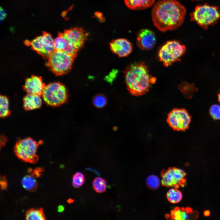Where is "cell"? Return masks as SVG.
Instances as JSON below:
<instances>
[{"mask_svg": "<svg viewBox=\"0 0 220 220\" xmlns=\"http://www.w3.org/2000/svg\"><path fill=\"white\" fill-rule=\"evenodd\" d=\"M186 13L185 7L177 0H160L152 9V20L160 31H172L183 24Z\"/></svg>", "mask_w": 220, "mask_h": 220, "instance_id": "1", "label": "cell"}, {"mask_svg": "<svg viewBox=\"0 0 220 220\" xmlns=\"http://www.w3.org/2000/svg\"><path fill=\"white\" fill-rule=\"evenodd\" d=\"M124 74L127 89L134 96L145 94L156 81V78L149 73L148 67L143 62L131 64L126 68Z\"/></svg>", "mask_w": 220, "mask_h": 220, "instance_id": "2", "label": "cell"}, {"mask_svg": "<svg viewBox=\"0 0 220 220\" xmlns=\"http://www.w3.org/2000/svg\"><path fill=\"white\" fill-rule=\"evenodd\" d=\"M191 21L196 22L204 30L215 24L220 18L218 8L207 4L199 5L190 14Z\"/></svg>", "mask_w": 220, "mask_h": 220, "instance_id": "3", "label": "cell"}, {"mask_svg": "<svg viewBox=\"0 0 220 220\" xmlns=\"http://www.w3.org/2000/svg\"><path fill=\"white\" fill-rule=\"evenodd\" d=\"M75 58L64 51L55 50L49 57L46 65L56 75H61L70 70Z\"/></svg>", "mask_w": 220, "mask_h": 220, "instance_id": "4", "label": "cell"}, {"mask_svg": "<svg viewBox=\"0 0 220 220\" xmlns=\"http://www.w3.org/2000/svg\"><path fill=\"white\" fill-rule=\"evenodd\" d=\"M42 142L41 140L37 142L31 138L20 139L15 145L14 152L16 156L23 161L35 163L38 159L36 154L38 146Z\"/></svg>", "mask_w": 220, "mask_h": 220, "instance_id": "5", "label": "cell"}, {"mask_svg": "<svg viewBox=\"0 0 220 220\" xmlns=\"http://www.w3.org/2000/svg\"><path fill=\"white\" fill-rule=\"evenodd\" d=\"M185 46L176 40L167 42L160 49L158 57L164 66L167 67L174 63L180 61V57L185 53Z\"/></svg>", "mask_w": 220, "mask_h": 220, "instance_id": "6", "label": "cell"}, {"mask_svg": "<svg viewBox=\"0 0 220 220\" xmlns=\"http://www.w3.org/2000/svg\"><path fill=\"white\" fill-rule=\"evenodd\" d=\"M45 102L52 107L63 104L67 100V92L65 86L59 82L50 83L44 87L42 95Z\"/></svg>", "mask_w": 220, "mask_h": 220, "instance_id": "7", "label": "cell"}, {"mask_svg": "<svg viewBox=\"0 0 220 220\" xmlns=\"http://www.w3.org/2000/svg\"><path fill=\"white\" fill-rule=\"evenodd\" d=\"M61 33L67 42L64 51L75 57L77 52L83 46L88 34L79 27L66 30Z\"/></svg>", "mask_w": 220, "mask_h": 220, "instance_id": "8", "label": "cell"}, {"mask_svg": "<svg viewBox=\"0 0 220 220\" xmlns=\"http://www.w3.org/2000/svg\"><path fill=\"white\" fill-rule=\"evenodd\" d=\"M53 39L50 34L43 32L42 35L36 37L31 41L26 40L25 44L30 46L31 48L44 59H48L55 50Z\"/></svg>", "mask_w": 220, "mask_h": 220, "instance_id": "9", "label": "cell"}, {"mask_svg": "<svg viewBox=\"0 0 220 220\" xmlns=\"http://www.w3.org/2000/svg\"><path fill=\"white\" fill-rule=\"evenodd\" d=\"M191 118V116L185 109L174 108L168 114L167 122L174 130L184 131L189 128Z\"/></svg>", "mask_w": 220, "mask_h": 220, "instance_id": "10", "label": "cell"}, {"mask_svg": "<svg viewBox=\"0 0 220 220\" xmlns=\"http://www.w3.org/2000/svg\"><path fill=\"white\" fill-rule=\"evenodd\" d=\"M186 176V173L182 170L171 167L162 171L161 183L163 186L177 188L179 186H184Z\"/></svg>", "mask_w": 220, "mask_h": 220, "instance_id": "11", "label": "cell"}, {"mask_svg": "<svg viewBox=\"0 0 220 220\" xmlns=\"http://www.w3.org/2000/svg\"><path fill=\"white\" fill-rule=\"evenodd\" d=\"M137 45L141 49L148 50L153 48L156 42L154 33L148 29L140 30L137 33Z\"/></svg>", "mask_w": 220, "mask_h": 220, "instance_id": "12", "label": "cell"}, {"mask_svg": "<svg viewBox=\"0 0 220 220\" xmlns=\"http://www.w3.org/2000/svg\"><path fill=\"white\" fill-rule=\"evenodd\" d=\"M112 51L120 57L128 56L132 52L133 46L130 42L124 38L113 40L110 43Z\"/></svg>", "mask_w": 220, "mask_h": 220, "instance_id": "13", "label": "cell"}, {"mask_svg": "<svg viewBox=\"0 0 220 220\" xmlns=\"http://www.w3.org/2000/svg\"><path fill=\"white\" fill-rule=\"evenodd\" d=\"M45 84L42 82V77L34 75L27 79L23 86L24 90L28 94L42 95Z\"/></svg>", "mask_w": 220, "mask_h": 220, "instance_id": "14", "label": "cell"}, {"mask_svg": "<svg viewBox=\"0 0 220 220\" xmlns=\"http://www.w3.org/2000/svg\"><path fill=\"white\" fill-rule=\"evenodd\" d=\"M40 96L28 94L23 98V107L26 110H32L40 108L42 104Z\"/></svg>", "mask_w": 220, "mask_h": 220, "instance_id": "15", "label": "cell"}, {"mask_svg": "<svg viewBox=\"0 0 220 220\" xmlns=\"http://www.w3.org/2000/svg\"><path fill=\"white\" fill-rule=\"evenodd\" d=\"M125 3L129 9L133 10H141L152 6L155 0H124Z\"/></svg>", "mask_w": 220, "mask_h": 220, "instance_id": "16", "label": "cell"}, {"mask_svg": "<svg viewBox=\"0 0 220 220\" xmlns=\"http://www.w3.org/2000/svg\"><path fill=\"white\" fill-rule=\"evenodd\" d=\"M193 211L192 209L190 207L180 208H176L171 212L170 217L173 219L175 220H187L191 218H193L192 214Z\"/></svg>", "mask_w": 220, "mask_h": 220, "instance_id": "17", "label": "cell"}, {"mask_svg": "<svg viewBox=\"0 0 220 220\" xmlns=\"http://www.w3.org/2000/svg\"><path fill=\"white\" fill-rule=\"evenodd\" d=\"M35 178L32 173L24 177L21 181L22 185L23 188L30 191H35L37 188V183Z\"/></svg>", "mask_w": 220, "mask_h": 220, "instance_id": "18", "label": "cell"}, {"mask_svg": "<svg viewBox=\"0 0 220 220\" xmlns=\"http://www.w3.org/2000/svg\"><path fill=\"white\" fill-rule=\"evenodd\" d=\"M26 220H46L45 216L42 208L36 209L31 208L28 210L25 213Z\"/></svg>", "mask_w": 220, "mask_h": 220, "instance_id": "19", "label": "cell"}, {"mask_svg": "<svg viewBox=\"0 0 220 220\" xmlns=\"http://www.w3.org/2000/svg\"><path fill=\"white\" fill-rule=\"evenodd\" d=\"M179 88L183 95L186 98H192L194 94L197 91V89L193 84L183 82L179 86Z\"/></svg>", "mask_w": 220, "mask_h": 220, "instance_id": "20", "label": "cell"}, {"mask_svg": "<svg viewBox=\"0 0 220 220\" xmlns=\"http://www.w3.org/2000/svg\"><path fill=\"white\" fill-rule=\"evenodd\" d=\"M167 197L170 203L176 204L181 201L182 198V194L181 192L177 188H172L167 192Z\"/></svg>", "mask_w": 220, "mask_h": 220, "instance_id": "21", "label": "cell"}, {"mask_svg": "<svg viewBox=\"0 0 220 220\" xmlns=\"http://www.w3.org/2000/svg\"><path fill=\"white\" fill-rule=\"evenodd\" d=\"M0 116L4 118L9 116L11 113L9 109V100L5 96L0 95Z\"/></svg>", "mask_w": 220, "mask_h": 220, "instance_id": "22", "label": "cell"}, {"mask_svg": "<svg viewBox=\"0 0 220 220\" xmlns=\"http://www.w3.org/2000/svg\"><path fill=\"white\" fill-rule=\"evenodd\" d=\"M106 183L104 179L100 177H97L93 181V188L97 193H102L106 191Z\"/></svg>", "mask_w": 220, "mask_h": 220, "instance_id": "23", "label": "cell"}, {"mask_svg": "<svg viewBox=\"0 0 220 220\" xmlns=\"http://www.w3.org/2000/svg\"><path fill=\"white\" fill-rule=\"evenodd\" d=\"M53 46L55 50L64 51L67 46V42L61 33L53 40Z\"/></svg>", "mask_w": 220, "mask_h": 220, "instance_id": "24", "label": "cell"}, {"mask_svg": "<svg viewBox=\"0 0 220 220\" xmlns=\"http://www.w3.org/2000/svg\"><path fill=\"white\" fill-rule=\"evenodd\" d=\"M146 182L148 187L153 190L158 189L160 184L159 178L154 175H151L148 176L146 179Z\"/></svg>", "mask_w": 220, "mask_h": 220, "instance_id": "25", "label": "cell"}, {"mask_svg": "<svg viewBox=\"0 0 220 220\" xmlns=\"http://www.w3.org/2000/svg\"><path fill=\"white\" fill-rule=\"evenodd\" d=\"M85 182L84 175L80 172H76L73 176L72 185L75 188H78L82 185Z\"/></svg>", "mask_w": 220, "mask_h": 220, "instance_id": "26", "label": "cell"}, {"mask_svg": "<svg viewBox=\"0 0 220 220\" xmlns=\"http://www.w3.org/2000/svg\"><path fill=\"white\" fill-rule=\"evenodd\" d=\"M211 117L214 120H220V105L215 104L211 105L209 109Z\"/></svg>", "mask_w": 220, "mask_h": 220, "instance_id": "27", "label": "cell"}, {"mask_svg": "<svg viewBox=\"0 0 220 220\" xmlns=\"http://www.w3.org/2000/svg\"><path fill=\"white\" fill-rule=\"evenodd\" d=\"M107 103L105 97L101 94L96 96L93 99L94 105L98 108H101L104 107Z\"/></svg>", "mask_w": 220, "mask_h": 220, "instance_id": "28", "label": "cell"}, {"mask_svg": "<svg viewBox=\"0 0 220 220\" xmlns=\"http://www.w3.org/2000/svg\"><path fill=\"white\" fill-rule=\"evenodd\" d=\"M0 185L1 188L3 189H6L7 186V183L5 176H1Z\"/></svg>", "mask_w": 220, "mask_h": 220, "instance_id": "29", "label": "cell"}, {"mask_svg": "<svg viewBox=\"0 0 220 220\" xmlns=\"http://www.w3.org/2000/svg\"><path fill=\"white\" fill-rule=\"evenodd\" d=\"M43 171V169L41 168H37L34 169L32 173L35 177H39L41 175L42 172Z\"/></svg>", "mask_w": 220, "mask_h": 220, "instance_id": "30", "label": "cell"}, {"mask_svg": "<svg viewBox=\"0 0 220 220\" xmlns=\"http://www.w3.org/2000/svg\"><path fill=\"white\" fill-rule=\"evenodd\" d=\"M7 14L4 9L2 7H0V21H3L6 17Z\"/></svg>", "mask_w": 220, "mask_h": 220, "instance_id": "31", "label": "cell"}, {"mask_svg": "<svg viewBox=\"0 0 220 220\" xmlns=\"http://www.w3.org/2000/svg\"><path fill=\"white\" fill-rule=\"evenodd\" d=\"M64 210V206L61 205L58 206L57 207V211L59 212H62Z\"/></svg>", "mask_w": 220, "mask_h": 220, "instance_id": "32", "label": "cell"}, {"mask_svg": "<svg viewBox=\"0 0 220 220\" xmlns=\"http://www.w3.org/2000/svg\"><path fill=\"white\" fill-rule=\"evenodd\" d=\"M86 169L87 170H88L90 171H93L96 174L98 175H100V174L99 173L97 170H94L93 169L91 168H90L88 167L87 168H86Z\"/></svg>", "mask_w": 220, "mask_h": 220, "instance_id": "33", "label": "cell"}, {"mask_svg": "<svg viewBox=\"0 0 220 220\" xmlns=\"http://www.w3.org/2000/svg\"><path fill=\"white\" fill-rule=\"evenodd\" d=\"M204 215L205 216H208L210 215V212L209 210H206L204 212Z\"/></svg>", "mask_w": 220, "mask_h": 220, "instance_id": "34", "label": "cell"}, {"mask_svg": "<svg viewBox=\"0 0 220 220\" xmlns=\"http://www.w3.org/2000/svg\"><path fill=\"white\" fill-rule=\"evenodd\" d=\"M74 202V200L70 198L68 199L67 200V202L69 204L73 203Z\"/></svg>", "mask_w": 220, "mask_h": 220, "instance_id": "35", "label": "cell"}, {"mask_svg": "<svg viewBox=\"0 0 220 220\" xmlns=\"http://www.w3.org/2000/svg\"><path fill=\"white\" fill-rule=\"evenodd\" d=\"M218 100L220 102V90L218 94Z\"/></svg>", "mask_w": 220, "mask_h": 220, "instance_id": "36", "label": "cell"}]
</instances>
